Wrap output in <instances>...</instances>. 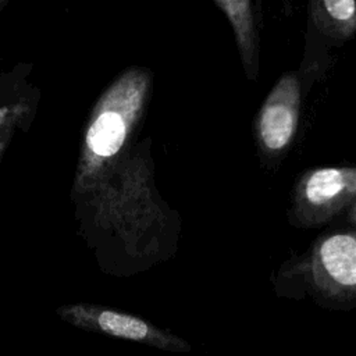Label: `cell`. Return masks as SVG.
Listing matches in <instances>:
<instances>
[{
  "instance_id": "obj_1",
  "label": "cell",
  "mask_w": 356,
  "mask_h": 356,
  "mask_svg": "<svg viewBox=\"0 0 356 356\" xmlns=\"http://www.w3.org/2000/svg\"><path fill=\"white\" fill-rule=\"evenodd\" d=\"M152 72L134 67L121 74L96 103L85 132L75 189L82 193L108 177L128 146L152 95Z\"/></svg>"
},
{
  "instance_id": "obj_2",
  "label": "cell",
  "mask_w": 356,
  "mask_h": 356,
  "mask_svg": "<svg viewBox=\"0 0 356 356\" xmlns=\"http://www.w3.org/2000/svg\"><path fill=\"white\" fill-rule=\"evenodd\" d=\"M356 202V167H320L302 175L295 191V216L307 225L328 221Z\"/></svg>"
},
{
  "instance_id": "obj_3",
  "label": "cell",
  "mask_w": 356,
  "mask_h": 356,
  "mask_svg": "<svg viewBox=\"0 0 356 356\" xmlns=\"http://www.w3.org/2000/svg\"><path fill=\"white\" fill-rule=\"evenodd\" d=\"M57 314L67 323L86 330L122 338L170 352H188L189 343L143 318L95 305H65Z\"/></svg>"
},
{
  "instance_id": "obj_4",
  "label": "cell",
  "mask_w": 356,
  "mask_h": 356,
  "mask_svg": "<svg viewBox=\"0 0 356 356\" xmlns=\"http://www.w3.org/2000/svg\"><path fill=\"white\" fill-rule=\"evenodd\" d=\"M302 106V83L298 72L280 76L266 96L254 124L261 152L270 157L284 153L295 139Z\"/></svg>"
},
{
  "instance_id": "obj_5",
  "label": "cell",
  "mask_w": 356,
  "mask_h": 356,
  "mask_svg": "<svg viewBox=\"0 0 356 356\" xmlns=\"http://www.w3.org/2000/svg\"><path fill=\"white\" fill-rule=\"evenodd\" d=\"M307 273L325 296L356 300V234L343 231L323 236L310 253Z\"/></svg>"
},
{
  "instance_id": "obj_6",
  "label": "cell",
  "mask_w": 356,
  "mask_h": 356,
  "mask_svg": "<svg viewBox=\"0 0 356 356\" xmlns=\"http://www.w3.org/2000/svg\"><path fill=\"white\" fill-rule=\"evenodd\" d=\"M228 19L239 58L248 79L254 81L260 70V46L253 0H214Z\"/></svg>"
},
{
  "instance_id": "obj_7",
  "label": "cell",
  "mask_w": 356,
  "mask_h": 356,
  "mask_svg": "<svg viewBox=\"0 0 356 356\" xmlns=\"http://www.w3.org/2000/svg\"><path fill=\"white\" fill-rule=\"evenodd\" d=\"M310 17L327 39L342 43L356 33V0H309Z\"/></svg>"
},
{
  "instance_id": "obj_8",
  "label": "cell",
  "mask_w": 356,
  "mask_h": 356,
  "mask_svg": "<svg viewBox=\"0 0 356 356\" xmlns=\"http://www.w3.org/2000/svg\"><path fill=\"white\" fill-rule=\"evenodd\" d=\"M349 220L356 225V202L352 204L350 211H349Z\"/></svg>"
},
{
  "instance_id": "obj_9",
  "label": "cell",
  "mask_w": 356,
  "mask_h": 356,
  "mask_svg": "<svg viewBox=\"0 0 356 356\" xmlns=\"http://www.w3.org/2000/svg\"><path fill=\"white\" fill-rule=\"evenodd\" d=\"M4 118H6V110H0V127L4 122ZM0 152H1V146H0Z\"/></svg>"
},
{
  "instance_id": "obj_10",
  "label": "cell",
  "mask_w": 356,
  "mask_h": 356,
  "mask_svg": "<svg viewBox=\"0 0 356 356\" xmlns=\"http://www.w3.org/2000/svg\"><path fill=\"white\" fill-rule=\"evenodd\" d=\"M7 1H8V0H0V11L3 10V7L6 6V3H7Z\"/></svg>"
}]
</instances>
